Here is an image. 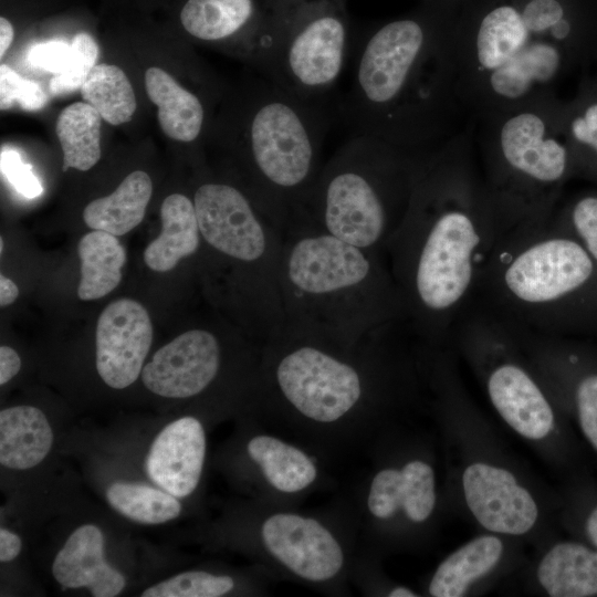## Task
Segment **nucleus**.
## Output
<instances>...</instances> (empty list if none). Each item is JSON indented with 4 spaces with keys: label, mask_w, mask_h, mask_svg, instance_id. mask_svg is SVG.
<instances>
[{
    "label": "nucleus",
    "mask_w": 597,
    "mask_h": 597,
    "mask_svg": "<svg viewBox=\"0 0 597 597\" xmlns=\"http://www.w3.org/2000/svg\"><path fill=\"white\" fill-rule=\"evenodd\" d=\"M161 232L144 251V262L156 272L172 270L200 248L201 233L193 200L181 193L165 198L160 208Z\"/></svg>",
    "instance_id": "19"
},
{
    "label": "nucleus",
    "mask_w": 597,
    "mask_h": 597,
    "mask_svg": "<svg viewBox=\"0 0 597 597\" xmlns=\"http://www.w3.org/2000/svg\"><path fill=\"white\" fill-rule=\"evenodd\" d=\"M102 119L86 102L71 104L60 113L55 130L63 150V171H86L100 160Z\"/></svg>",
    "instance_id": "26"
},
{
    "label": "nucleus",
    "mask_w": 597,
    "mask_h": 597,
    "mask_svg": "<svg viewBox=\"0 0 597 597\" xmlns=\"http://www.w3.org/2000/svg\"><path fill=\"white\" fill-rule=\"evenodd\" d=\"M234 588L228 575H214L202 570L177 574L146 588L143 597H220Z\"/></svg>",
    "instance_id": "29"
},
{
    "label": "nucleus",
    "mask_w": 597,
    "mask_h": 597,
    "mask_svg": "<svg viewBox=\"0 0 597 597\" xmlns=\"http://www.w3.org/2000/svg\"><path fill=\"white\" fill-rule=\"evenodd\" d=\"M14 31L11 22L4 17L0 18V56L2 57L13 40Z\"/></svg>",
    "instance_id": "40"
},
{
    "label": "nucleus",
    "mask_w": 597,
    "mask_h": 597,
    "mask_svg": "<svg viewBox=\"0 0 597 597\" xmlns=\"http://www.w3.org/2000/svg\"><path fill=\"white\" fill-rule=\"evenodd\" d=\"M19 295V289L10 279L0 275V305L7 306L13 303Z\"/></svg>",
    "instance_id": "39"
},
{
    "label": "nucleus",
    "mask_w": 597,
    "mask_h": 597,
    "mask_svg": "<svg viewBox=\"0 0 597 597\" xmlns=\"http://www.w3.org/2000/svg\"><path fill=\"white\" fill-rule=\"evenodd\" d=\"M145 88L149 100L158 107L157 118L161 130L168 137L191 143L200 136L206 109L196 94L156 66L146 71Z\"/></svg>",
    "instance_id": "20"
},
{
    "label": "nucleus",
    "mask_w": 597,
    "mask_h": 597,
    "mask_svg": "<svg viewBox=\"0 0 597 597\" xmlns=\"http://www.w3.org/2000/svg\"><path fill=\"white\" fill-rule=\"evenodd\" d=\"M105 496L113 510L142 524H163L177 519L182 511L178 498L161 488L136 482H114Z\"/></svg>",
    "instance_id": "28"
},
{
    "label": "nucleus",
    "mask_w": 597,
    "mask_h": 597,
    "mask_svg": "<svg viewBox=\"0 0 597 597\" xmlns=\"http://www.w3.org/2000/svg\"><path fill=\"white\" fill-rule=\"evenodd\" d=\"M202 423L185 416L169 422L156 436L145 458L148 478L171 495L182 499L197 489L206 458Z\"/></svg>",
    "instance_id": "15"
},
{
    "label": "nucleus",
    "mask_w": 597,
    "mask_h": 597,
    "mask_svg": "<svg viewBox=\"0 0 597 597\" xmlns=\"http://www.w3.org/2000/svg\"><path fill=\"white\" fill-rule=\"evenodd\" d=\"M247 452L268 483L279 492L297 493L316 480L313 460L301 449L273 436H254L248 442Z\"/></svg>",
    "instance_id": "24"
},
{
    "label": "nucleus",
    "mask_w": 597,
    "mask_h": 597,
    "mask_svg": "<svg viewBox=\"0 0 597 597\" xmlns=\"http://www.w3.org/2000/svg\"><path fill=\"white\" fill-rule=\"evenodd\" d=\"M585 248L552 221L500 241L484 269L476 300L522 327L551 335L595 274Z\"/></svg>",
    "instance_id": "8"
},
{
    "label": "nucleus",
    "mask_w": 597,
    "mask_h": 597,
    "mask_svg": "<svg viewBox=\"0 0 597 597\" xmlns=\"http://www.w3.org/2000/svg\"><path fill=\"white\" fill-rule=\"evenodd\" d=\"M455 27L441 11H423L354 36L348 88L335 103L350 135L420 154L459 132L467 111L459 94Z\"/></svg>",
    "instance_id": "2"
},
{
    "label": "nucleus",
    "mask_w": 597,
    "mask_h": 597,
    "mask_svg": "<svg viewBox=\"0 0 597 597\" xmlns=\"http://www.w3.org/2000/svg\"><path fill=\"white\" fill-rule=\"evenodd\" d=\"M472 137L467 126L419 155L407 212L386 249L406 326L431 346L450 341L500 240Z\"/></svg>",
    "instance_id": "1"
},
{
    "label": "nucleus",
    "mask_w": 597,
    "mask_h": 597,
    "mask_svg": "<svg viewBox=\"0 0 597 597\" xmlns=\"http://www.w3.org/2000/svg\"><path fill=\"white\" fill-rule=\"evenodd\" d=\"M153 343V324L146 308L132 298H119L101 313L95 331V366L111 388L134 384Z\"/></svg>",
    "instance_id": "11"
},
{
    "label": "nucleus",
    "mask_w": 597,
    "mask_h": 597,
    "mask_svg": "<svg viewBox=\"0 0 597 597\" xmlns=\"http://www.w3.org/2000/svg\"><path fill=\"white\" fill-rule=\"evenodd\" d=\"M389 597H416L417 594L406 587H396L388 593Z\"/></svg>",
    "instance_id": "42"
},
{
    "label": "nucleus",
    "mask_w": 597,
    "mask_h": 597,
    "mask_svg": "<svg viewBox=\"0 0 597 597\" xmlns=\"http://www.w3.org/2000/svg\"><path fill=\"white\" fill-rule=\"evenodd\" d=\"M279 281L286 327L356 343L406 325L386 255L328 233L303 213L284 228Z\"/></svg>",
    "instance_id": "3"
},
{
    "label": "nucleus",
    "mask_w": 597,
    "mask_h": 597,
    "mask_svg": "<svg viewBox=\"0 0 597 597\" xmlns=\"http://www.w3.org/2000/svg\"><path fill=\"white\" fill-rule=\"evenodd\" d=\"M580 107L561 109V123L568 149H588L597 157V100Z\"/></svg>",
    "instance_id": "31"
},
{
    "label": "nucleus",
    "mask_w": 597,
    "mask_h": 597,
    "mask_svg": "<svg viewBox=\"0 0 597 597\" xmlns=\"http://www.w3.org/2000/svg\"><path fill=\"white\" fill-rule=\"evenodd\" d=\"M21 369V358L18 353L6 345L0 347V385L10 381Z\"/></svg>",
    "instance_id": "37"
},
{
    "label": "nucleus",
    "mask_w": 597,
    "mask_h": 597,
    "mask_svg": "<svg viewBox=\"0 0 597 597\" xmlns=\"http://www.w3.org/2000/svg\"><path fill=\"white\" fill-rule=\"evenodd\" d=\"M48 103V95L41 85L20 76L7 64L0 65V108L7 111L19 105L28 112L41 109Z\"/></svg>",
    "instance_id": "32"
},
{
    "label": "nucleus",
    "mask_w": 597,
    "mask_h": 597,
    "mask_svg": "<svg viewBox=\"0 0 597 597\" xmlns=\"http://www.w3.org/2000/svg\"><path fill=\"white\" fill-rule=\"evenodd\" d=\"M536 578L552 597L597 595V551L575 542H561L541 558Z\"/></svg>",
    "instance_id": "21"
},
{
    "label": "nucleus",
    "mask_w": 597,
    "mask_h": 597,
    "mask_svg": "<svg viewBox=\"0 0 597 597\" xmlns=\"http://www.w3.org/2000/svg\"><path fill=\"white\" fill-rule=\"evenodd\" d=\"M420 154L350 135L322 166L298 213L348 243L386 255L407 212Z\"/></svg>",
    "instance_id": "6"
},
{
    "label": "nucleus",
    "mask_w": 597,
    "mask_h": 597,
    "mask_svg": "<svg viewBox=\"0 0 597 597\" xmlns=\"http://www.w3.org/2000/svg\"><path fill=\"white\" fill-rule=\"evenodd\" d=\"M70 54L71 45L53 40L33 45L27 59L32 66L57 74L66 65Z\"/></svg>",
    "instance_id": "36"
},
{
    "label": "nucleus",
    "mask_w": 597,
    "mask_h": 597,
    "mask_svg": "<svg viewBox=\"0 0 597 597\" xmlns=\"http://www.w3.org/2000/svg\"><path fill=\"white\" fill-rule=\"evenodd\" d=\"M504 545L493 535L472 538L447 556L434 570L428 587L432 597H462L490 574L502 559Z\"/></svg>",
    "instance_id": "22"
},
{
    "label": "nucleus",
    "mask_w": 597,
    "mask_h": 597,
    "mask_svg": "<svg viewBox=\"0 0 597 597\" xmlns=\"http://www.w3.org/2000/svg\"><path fill=\"white\" fill-rule=\"evenodd\" d=\"M22 541L19 535L6 527L0 528V562L9 563L21 552Z\"/></svg>",
    "instance_id": "38"
},
{
    "label": "nucleus",
    "mask_w": 597,
    "mask_h": 597,
    "mask_svg": "<svg viewBox=\"0 0 597 597\" xmlns=\"http://www.w3.org/2000/svg\"><path fill=\"white\" fill-rule=\"evenodd\" d=\"M81 95L112 125L130 121L137 106L133 86L124 71L106 63L92 69L81 87Z\"/></svg>",
    "instance_id": "27"
},
{
    "label": "nucleus",
    "mask_w": 597,
    "mask_h": 597,
    "mask_svg": "<svg viewBox=\"0 0 597 597\" xmlns=\"http://www.w3.org/2000/svg\"><path fill=\"white\" fill-rule=\"evenodd\" d=\"M462 491L471 514L492 533L523 535L537 522L535 499L504 468L488 462L470 463L462 473Z\"/></svg>",
    "instance_id": "14"
},
{
    "label": "nucleus",
    "mask_w": 597,
    "mask_h": 597,
    "mask_svg": "<svg viewBox=\"0 0 597 597\" xmlns=\"http://www.w3.org/2000/svg\"><path fill=\"white\" fill-rule=\"evenodd\" d=\"M266 551L292 574L311 582L334 578L344 566V553L321 522L294 513H275L262 524Z\"/></svg>",
    "instance_id": "12"
},
{
    "label": "nucleus",
    "mask_w": 597,
    "mask_h": 597,
    "mask_svg": "<svg viewBox=\"0 0 597 597\" xmlns=\"http://www.w3.org/2000/svg\"><path fill=\"white\" fill-rule=\"evenodd\" d=\"M336 109L304 100L264 77L243 117V150L252 195L283 229L301 212L322 168L321 153Z\"/></svg>",
    "instance_id": "7"
},
{
    "label": "nucleus",
    "mask_w": 597,
    "mask_h": 597,
    "mask_svg": "<svg viewBox=\"0 0 597 597\" xmlns=\"http://www.w3.org/2000/svg\"><path fill=\"white\" fill-rule=\"evenodd\" d=\"M221 360L217 335L195 328L160 347L144 366L140 376L153 394L185 399L201 394L214 381Z\"/></svg>",
    "instance_id": "13"
},
{
    "label": "nucleus",
    "mask_w": 597,
    "mask_h": 597,
    "mask_svg": "<svg viewBox=\"0 0 597 597\" xmlns=\"http://www.w3.org/2000/svg\"><path fill=\"white\" fill-rule=\"evenodd\" d=\"M359 342L343 343L284 326L266 342L270 387L312 422L343 420L369 392V376L353 356Z\"/></svg>",
    "instance_id": "9"
},
{
    "label": "nucleus",
    "mask_w": 597,
    "mask_h": 597,
    "mask_svg": "<svg viewBox=\"0 0 597 597\" xmlns=\"http://www.w3.org/2000/svg\"><path fill=\"white\" fill-rule=\"evenodd\" d=\"M53 430L44 412L29 405L0 411V463L28 470L41 463L53 444Z\"/></svg>",
    "instance_id": "18"
},
{
    "label": "nucleus",
    "mask_w": 597,
    "mask_h": 597,
    "mask_svg": "<svg viewBox=\"0 0 597 597\" xmlns=\"http://www.w3.org/2000/svg\"><path fill=\"white\" fill-rule=\"evenodd\" d=\"M96 41L85 32L77 33L71 44L70 59L62 72L54 74L49 83L54 96L70 94L82 87L98 57Z\"/></svg>",
    "instance_id": "30"
},
{
    "label": "nucleus",
    "mask_w": 597,
    "mask_h": 597,
    "mask_svg": "<svg viewBox=\"0 0 597 597\" xmlns=\"http://www.w3.org/2000/svg\"><path fill=\"white\" fill-rule=\"evenodd\" d=\"M575 400L580 428L597 450V374L583 377L576 386Z\"/></svg>",
    "instance_id": "35"
},
{
    "label": "nucleus",
    "mask_w": 597,
    "mask_h": 597,
    "mask_svg": "<svg viewBox=\"0 0 597 597\" xmlns=\"http://www.w3.org/2000/svg\"><path fill=\"white\" fill-rule=\"evenodd\" d=\"M77 254L81 260L77 296L82 301L101 298L119 284L126 252L116 235L93 230L80 239Z\"/></svg>",
    "instance_id": "25"
},
{
    "label": "nucleus",
    "mask_w": 597,
    "mask_h": 597,
    "mask_svg": "<svg viewBox=\"0 0 597 597\" xmlns=\"http://www.w3.org/2000/svg\"><path fill=\"white\" fill-rule=\"evenodd\" d=\"M353 42L341 0H290L262 73L304 100L333 105Z\"/></svg>",
    "instance_id": "10"
},
{
    "label": "nucleus",
    "mask_w": 597,
    "mask_h": 597,
    "mask_svg": "<svg viewBox=\"0 0 597 597\" xmlns=\"http://www.w3.org/2000/svg\"><path fill=\"white\" fill-rule=\"evenodd\" d=\"M436 480L430 464L421 460L402 468H386L371 480L367 506L373 516L388 520L402 511L415 523L427 521L436 505Z\"/></svg>",
    "instance_id": "17"
},
{
    "label": "nucleus",
    "mask_w": 597,
    "mask_h": 597,
    "mask_svg": "<svg viewBox=\"0 0 597 597\" xmlns=\"http://www.w3.org/2000/svg\"><path fill=\"white\" fill-rule=\"evenodd\" d=\"M556 95L479 118V165L500 241L545 228L552 220L572 156ZM498 242V243H499Z\"/></svg>",
    "instance_id": "5"
},
{
    "label": "nucleus",
    "mask_w": 597,
    "mask_h": 597,
    "mask_svg": "<svg viewBox=\"0 0 597 597\" xmlns=\"http://www.w3.org/2000/svg\"><path fill=\"white\" fill-rule=\"evenodd\" d=\"M570 229L582 240V245L597 263V197L586 196L569 210Z\"/></svg>",
    "instance_id": "33"
},
{
    "label": "nucleus",
    "mask_w": 597,
    "mask_h": 597,
    "mask_svg": "<svg viewBox=\"0 0 597 597\" xmlns=\"http://www.w3.org/2000/svg\"><path fill=\"white\" fill-rule=\"evenodd\" d=\"M151 192L149 176L133 171L109 196L91 201L83 210V220L93 230L124 235L143 221Z\"/></svg>",
    "instance_id": "23"
},
{
    "label": "nucleus",
    "mask_w": 597,
    "mask_h": 597,
    "mask_svg": "<svg viewBox=\"0 0 597 597\" xmlns=\"http://www.w3.org/2000/svg\"><path fill=\"white\" fill-rule=\"evenodd\" d=\"M586 531L590 541L597 546V506L591 511L586 521Z\"/></svg>",
    "instance_id": "41"
},
{
    "label": "nucleus",
    "mask_w": 597,
    "mask_h": 597,
    "mask_svg": "<svg viewBox=\"0 0 597 597\" xmlns=\"http://www.w3.org/2000/svg\"><path fill=\"white\" fill-rule=\"evenodd\" d=\"M52 575L63 587H85L94 597H115L126 586L124 575L106 562L103 532L94 524L70 534L54 557Z\"/></svg>",
    "instance_id": "16"
},
{
    "label": "nucleus",
    "mask_w": 597,
    "mask_h": 597,
    "mask_svg": "<svg viewBox=\"0 0 597 597\" xmlns=\"http://www.w3.org/2000/svg\"><path fill=\"white\" fill-rule=\"evenodd\" d=\"M2 250H3V240L0 239V253H2Z\"/></svg>",
    "instance_id": "43"
},
{
    "label": "nucleus",
    "mask_w": 597,
    "mask_h": 597,
    "mask_svg": "<svg viewBox=\"0 0 597 597\" xmlns=\"http://www.w3.org/2000/svg\"><path fill=\"white\" fill-rule=\"evenodd\" d=\"M576 28L563 0L492 2L457 22L461 102L475 118L555 95L575 53Z\"/></svg>",
    "instance_id": "4"
},
{
    "label": "nucleus",
    "mask_w": 597,
    "mask_h": 597,
    "mask_svg": "<svg viewBox=\"0 0 597 597\" xmlns=\"http://www.w3.org/2000/svg\"><path fill=\"white\" fill-rule=\"evenodd\" d=\"M1 171L12 187L25 198L40 196L43 188L32 171V166L23 160L19 151L12 148L1 150Z\"/></svg>",
    "instance_id": "34"
}]
</instances>
